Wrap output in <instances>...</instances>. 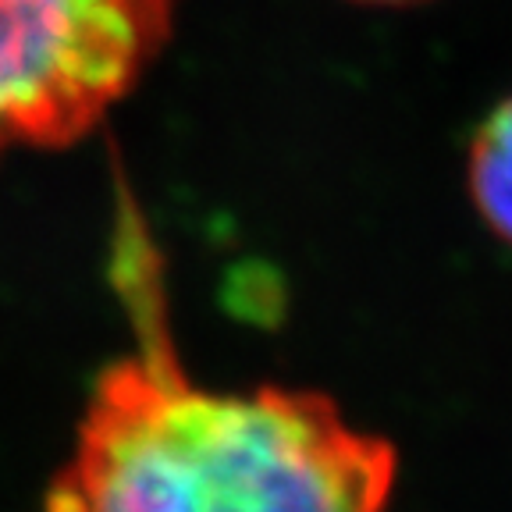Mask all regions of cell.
Segmentation results:
<instances>
[{"mask_svg":"<svg viewBox=\"0 0 512 512\" xmlns=\"http://www.w3.org/2000/svg\"><path fill=\"white\" fill-rule=\"evenodd\" d=\"M182 0H0V160L79 143L143 82Z\"/></svg>","mask_w":512,"mask_h":512,"instance_id":"cell-2","label":"cell"},{"mask_svg":"<svg viewBox=\"0 0 512 512\" xmlns=\"http://www.w3.org/2000/svg\"><path fill=\"white\" fill-rule=\"evenodd\" d=\"M352 4H370V8H402V4H420V0H352Z\"/></svg>","mask_w":512,"mask_h":512,"instance_id":"cell-4","label":"cell"},{"mask_svg":"<svg viewBox=\"0 0 512 512\" xmlns=\"http://www.w3.org/2000/svg\"><path fill=\"white\" fill-rule=\"evenodd\" d=\"M466 171L477 214L512 246V96L477 128Z\"/></svg>","mask_w":512,"mask_h":512,"instance_id":"cell-3","label":"cell"},{"mask_svg":"<svg viewBox=\"0 0 512 512\" xmlns=\"http://www.w3.org/2000/svg\"><path fill=\"white\" fill-rule=\"evenodd\" d=\"M114 278L136 349L96 374L43 512H388L399 456L313 388H210L178 356L164 267L121 200Z\"/></svg>","mask_w":512,"mask_h":512,"instance_id":"cell-1","label":"cell"}]
</instances>
